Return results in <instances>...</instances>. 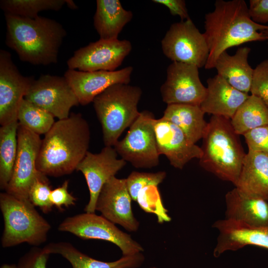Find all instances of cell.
<instances>
[{
    "label": "cell",
    "instance_id": "cell-15",
    "mask_svg": "<svg viewBox=\"0 0 268 268\" xmlns=\"http://www.w3.org/2000/svg\"><path fill=\"white\" fill-rule=\"evenodd\" d=\"M113 146H105L101 151L93 153L88 151L78 165L76 170L81 172L86 180L89 192V200L85 212L95 213L96 201L105 184L127 164Z\"/></svg>",
    "mask_w": 268,
    "mask_h": 268
},
{
    "label": "cell",
    "instance_id": "cell-9",
    "mask_svg": "<svg viewBox=\"0 0 268 268\" xmlns=\"http://www.w3.org/2000/svg\"><path fill=\"white\" fill-rule=\"evenodd\" d=\"M164 55L173 62L205 66L209 55L203 35L191 20L174 23L161 40Z\"/></svg>",
    "mask_w": 268,
    "mask_h": 268
},
{
    "label": "cell",
    "instance_id": "cell-3",
    "mask_svg": "<svg viewBox=\"0 0 268 268\" xmlns=\"http://www.w3.org/2000/svg\"><path fill=\"white\" fill-rule=\"evenodd\" d=\"M4 15L5 44L21 61L43 66L58 62L59 49L67 35L59 22L40 16L29 18Z\"/></svg>",
    "mask_w": 268,
    "mask_h": 268
},
{
    "label": "cell",
    "instance_id": "cell-34",
    "mask_svg": "<svg viewBox=\"0 0 268 268\" xmlns=\"http://www.w3.org/2000/svg\"><path fill=\"white\" fill-rule=\"evenodd\" d=\"M50 254L45 247H34L19 259L16 268H47Z\"/></svg>",
    "mask_w": 268,
    "mask_h": 268
},
{
    "label": "cell",
    "instance_id": "cell-11",
    "mask_svg": "<svg viewBox=\"0 0 268 268\" xmlns=\"http://www.w3.org/2000/svg\"><path fill=\"white\" fill-rule=\"evenodd\" d=\"M41 142L40 135L19 124L17 156L6 193L19 199L29 200V189L40 174L36 162Z\"/></svg>",
    "mask_w": 268,
    "mask_h": 268
},
{
    "label": "cell",
    "instance_id": "cell-42",
    "mask_svg": "<svg viewBox=\"0 0 268 268\" xmlns=\"http://www.w3.org/2000/svg\"><path fill=\"white\" fill-rule=\"evenodd\" d=\"M156 268V267H151V268Z\"/></svg>",
    "mask_w": 268,
    "mask_h": 268
},
{
    "label": "cell",
    "instance_id": "cell-8",
    "mask_svg": "<svg viewBox=\"0 0 268 268\" xmlns=\"http://www.w3.org/2000/svg\"><path fill=\"white\" fill-rule=\"evenodd\" d=\"M58 230L71 233L83 239H98L111 242L121 250L123 256L143 251L142 247L102 215L85 212L65 218Z\"/></svg>",
    "mask_w": 268,
    "mask_h": 268
},
{
    "label": "cell",
    "instance_id": "cell-17",
    "mask_svg": "<svg viewBox=\"0 0 268 268\" xmlns=\"http://www.w3.org/2000/svg\"><path fill=\"white\" fill-rule=\"evenodd\" d=\"M154 127L158 153L165 155L174 167L182 169L192 159L201 157V147L174 124L162 117L155 119Z\"/></svg>",
    "mask_w": 268,
    "mask_h": 268
},
{
    "label": "cell",
    "instance_id": "cell-22",
    "mask_svg": "<svg viewBox=\"0 0 268 268\" xmlns=\"http://www.w3.org/2000/svg\"><path fill=\"white\" fill-rule=\"evenodd\" d=\"M234 185L248 195L268 201V154L248 150Z\"/></svg>",
    "mask_w": 268,
    "mask_h": 268
},
{
    "label": "cell",
    "instance_id": "cell-29",
    "mask_svg": "<svg viewBox=\"0 0 268 268\" xmlns=\"http://www.w3.org/2000/svg\"><path fill=\"white\" fill-rule=\"evenodd\" d=\"M66 3V0H1L0 7L8 14L35 18L44 10L58 11Z\"/></svg>",
    "mask_w": 268,
    "mask_h": 268
},
{
    "label": "cell",
    "instance_id": "cell-35",
    "mask_svg": "<svg viewBox=\"0 0 268 268\" xmlns=\"http://www.w3.org/2000/svg\"><path fill=\"white\" fill-rule=\"evenodd\" d=\"M243 135L249 150L268 154V125L253 129Z\"/></svg>",
    "mask_w": 268,
    "mask_h": 268
},
{
    "label": "cell",
    "instance_id": "cell-12",
    "mask_svg": "<svg viewBox=\"0 0 268 268\" xmlns=\"http://www.w3.org/2000/svg\"><path fill=\"white\" fill-rule=\"evenodd\" d=\"M130 41L99 39L76 50L67 61L68 69L82 71H114L132 50Z\"/></svg>",
    "mask_w": 268,
    "mask_h": 268
},
{
    "label": "cell",
    "instance_id": "cell-36",
    "mask_svg": "<svg viewBox=\"0 0 268 268\" xmlns=\"http://www.w3.org/2000/svg\"><path fill=\"white\" fill-rule=\"evenodd\" d=\"M68 181L66 180L63 184L54 190L50 194V200L53 205L59 210H63V206L68 207L75 204L76 198L67 190Z\"/></svg>",
    "mask_w": 268,
    "mask_h": 268
},
{
    "label": "cell",
    "instance_id": "cell-5",
    "mask_svg": "<svg viewBox=\"0 0 268 268\" xmlns=\"http://www.w3.org/2000/svg\"><path fill=\"white\" fill-rule=\"evenodd\" d=\"M141 89L129 84L111 85L93 99L92 102L101 124L105 146H114L124 131L130 128L140 112L138 104Z\"/></svg>",
    "mask_w": 268,
    "mask_h": 268
},
{
    "label": "cell",
    "instance_id": "cell-13",
    "mask_svg": "<svg viewBox=\"0 0 268 268\" xmlns=\"http://www.w3.org/2000/svg\"><path fill=\"white\" fill-rule=\"evenodd\" d=\"M197 66L172 62L167 68L166 79L160 91L167 105L189 104L200 106L206 93Z\"/></svg>",
    "mask_w": 268,
    "mask_h": 268
},
{
    "label": "cell",
    "instance_id": "cell-10",
    "mask_svg": "<svg viewBox=\"0 0 268 268\" xmlns=\"http://www.w3.org/2000/svg\"><path fill=\"white\" fill-rule=\"evenodd\" d=\"M24 99L59 120L68 118L71 108L79 104L64 76L48 74L35 79Z\"/></svg>",
    "mask_w": 268,
    "mask_h": 268
},
{
    "label": "cell",
    "instance_id": "cell-39",
    "mask_svg": "<svg viewBox=\"0 0 268 268\" xmlns=\"http://www.w3.org/2000/svg\"><path fill=\"white\" fill-rule=\"evenodd\" d=\"M66 4L67 6L73 9H76L77 8V5L74 3V2L71 0H66Z\"/></svg>",
    "mask_w": 268,
    "mask_h": 268
},
{
    "label": "cell",
    "instance_id": "cell-38",
    "mask_svg": "<svg viewBox=\"0 0 268 268\" xmlns=\"http://www.w3.org/2000/svg\"><path fill=\"white\" fill-rule=\"evenodd\" d=\"M152 1L167 7L172 15L179 16L181 21L190 19L184 0H153Z\"/></svg>",
    "mask_w": 268,
    "mask_h": 268
},
{
    "label": "cell",
    "instance_id": "cell-21",
    "mask_svg": "<svg viewBox=\"0 0 268 268\" xmlns=\"http://www.w3.org/2000/svg\"><path fill=\"white\" fill-rule=\"evenodd\" d=\"M225 217L252 227H268V201L235 187L225 195Z\"/></svg>",
    "mask_w": 268,
    "mask_h": 268
},
{
    "label": "cell",
    "instance_id": "cell-18",
    "mask_svg": "<svg viewBox=\"0 0 268 268\" xmlns=\"http://www.w3.org/2000/svg\"><path fill=\"white\" fill-rule=\"evenodd\" d=\"M133 67L128 66L114 71H82L68 69L64 74L76 95L79 104L86 105L112 85L129 84Z\"/></svg>",
    "mask_w": 268,
    "mask_h": 268
},
{
    "label": "cell",
    "instance_id": "cell-19",
    "mask_svg": "<svg viewBox=\"0 0 268 268\" xmlns=\"http://www.w3.org/2000/svg\"><path fill=\"white\" fill-rule=\"evenodd\" d=\"M212 226L219 232L213 252L216 258L247 245L268 249V227H252L225 218L216 221Z\"/></svg>",
    "mask_w": 268,
    "mask_h": 268
},
{
    "label": "cell",
    "instance_id": "cell-6",
    "mask_svg": "<svg viewBox=\"0 0 268 268\" xmlns=\"http://www.w3.org/2000/svg\"><path fill=\"white\" fill-rule=\"evenodd\" d=\"M0 208L4 220L1 240L3 247L23 243L39 246L47 240L51 225L29 200L19 199L6 192L2 193Z\"/></svg>",
    "mask_w": 268,
    "mask_h": 268
},
{
    "label": "cell",
    "instance_id": "cell-32",
    "mask_svg": "<svg viewBox=\"0 0 268 268\" xmlns=\"http://www.w3.org/2000/svg\"><path fill=\"white\" fill-rule=\"evenodd\" d=\"M46 176L40 173L32 184L28 194L30 202L45 213L51 211L53 206L50 200L52 190Z\"/></svg>",
    "mask_w": 268,
    "mask_h": 268
},
{
    "label": "cell",
    "instance_id": "cell-4",
    "mask_svg": "<svg viewBox=\"0 0 268 268\" xmlns=\"http://www.w3.org/2000/svg\"><path fill=\"white\" fill-rule=\"evenodd\" d=\"M202 138L201 166L219 179L234 184L246 153L230 120L212 116Z\"/></svg>",
    "mask_w": 268,
    "mask_h": 268
},
{
    "label": "cell",
    "instance_id": "cell-40",
    "mask_svg": "<svg viewBox=\"0 0 268 268\" xmlns=\"http://www.w3.org/2000/svg\"><path fill=\"white\" fill-rule=\"evenodd\" d=\"M16 265L14 264H3L1 267L0 268H16Z\"/></svg>",
    "mask_w": 268,
    "mask_h": 268
},
{
    "label": "cell",
    "instance_id": "cell-23",
    "mask_svg": "<svg viewBox=\"0 0 268 268\" xmlns=\"http://www.w3.org/2000/svg\"><path fill=\"white\" fill-rule=\"evenodd\" d=\"M251 49L239 48L233 55L223 52L216 61L214 68L217 74L230 85L242 92H250L254 69L249 64L248 58Z\"/></svg>",
    "mask_w": 268,
    "mask_h": 268
},
{
    "label": "cell",
    "instance_id": "cell-31",
    "mask_svg": "<svg viewBox=\"0 0 268 268\" xmlns=\"http://www.w3.org/2000/svg\"><path fill=\"white\" fill-rule=\"evenodd\" d=\"M166 176L164 171L155 173L132 172L126 179L129 192L133 200L137 201L139 192L148 186L157 187Z\"/></svg>",
    "mask_w": 268,
    "mask_h": 268
},
{
    "label": "cell",
    "instance_id": "cell-41",
    "mask_svg": "<svg viewBox=\"0 0 268 268\" xmlns=\"http://www.w3.org/2000/svg\"><path fill=\"white\" fill-rule=\"evenodd\" d=\"M262 32L264 35L265 36L267 40H268V29L263 31Z\"/></svg>",
    "mask_w": 268,
    "mask_h": 268
},
{
    "label": "cell",
    "instance_id": "cell-28",
    "mask_svg": "<svg viewBox=\"0 0 268 268\" xmlns=\"http://www.w3.org/2000/svg\"><path fill=\"white\" fill-rule=\"evenodd\" d=\"M18 121L0 128V187L5 190L12 176L17 152Z\"/></svg>",
    "mask_w": 268,
    "mask_h": 268
},
{
    "label": "cell",
    "instance_id": "cell-14",
    "mask_svg": "<svg viewBox=\"0 0 268 268\" xmlns=\"http://www.w3.org/2000/svg\"><path fill=\"white\" fill-rule=\"evenodd\" d=\"M34 80L33 76H25L20 72L8 51L0 50L1 126L18 121L20 103Z\"/></svg>",
    "mask_w": 268,
    "mask_h": 268
},
{
    "label": "cell",
    "instance_id": "cell-30",
    "mask_svg": "<svg viewBox=\"0 0 268 268\" xmlns=\"http://www.w3.org/2000/svg\"><path fill=\"white\" fill-rule=\"evenodd\" d=\"M54 118L51 114L24 98L17 114L19 125L39 135L48 132L55 123Z\"/></svg>",
    "mask_w": 268,
    "mask_h": 268
},
{
    "label": "cell",
    "instance_id": "cell-1",
    "mask_svg": "<svg viewBox=\"0 0 268 268\" xmlns=\"http://www.w3.org/2000/svg\"><path fill=\"white\" fill-rule=\"evenodd\" d=\"M204 23L209 49L206 69L214 68L219 56L230 48L267 40L262 31L268 29V25L252 19L244 0H216L213 10L205 14Z\"/></svg>",
    "mask_w": 268,
    "mask_h": 268
},
{
    "label": "cell",
    "instance_id": "cell-20",
    "mask_svg": "<svg viewBox=\"0 0 268 268\" xmlns=\"http://www.w3.org/2000/svg\"><path fill=\"white\" fill-rule=\"evenodd\" d=\"M206 93L200 105L204 113L231 120L249 94L235 89L218 74L207 80Z\"/></svg>",
    "mask_w": 268,
    "mask_h": 268
},
{
    "label": "cell",
    "instance_id": "cell-33",
    "mask_svg": "<svg viewBox=\"0 0 268 268\" xmlns=\"http://www.w3.org/2000/svg\"><path fill=\"white\" fill-rule=\"evenodd\" d=\"M250 93L268 106V59L261 62L254 68Z\"/></svg>",
    "mask_w": 268,
    "mask_h": 268
},
{
    "label": "cell",
    "instance_id": "cell-7",
    "mask_svg": "<svg viewBox=\"0 0 268 268\" xmlns=\"http://www.w3.org/2000/svg\"><path fill=\"white\" fill-rule=\"evenodd\" d=\"M155 120L152 112L147 110L141 112L126 136L114 146L122 159L135 168H151L159 163Z\"/></svg>",
    "mask_w": 268,
    "mask_h": 268
},
{
    "label": "cell",
    "instance_id": "cell-37",
    "mask_svg": "<svg viewBox=\"0 0 268 268\" xmlns=\"http://www.w3.org/2000/svg\"><path fill=\"white\" fill-rule=\"evenodd\" d=\"M248 8L255 22L263 25L268 22V0H250Z\"/></svg>",
    "mask_w": 268,
    "mask_h": 268
},
{
    "label": "cell",
    "instance_id": "cell-25",
    "mask_svg": "<svg viewBox=\"0 0 268 268\" xmlns=\"http://www.w3.org/2000/svg\"><path fill=\"white\" fill-rule=\"evenodd\" d=\"M133 16L132 12L125 9L119 0H97L94 27L100 39L117 40Z\"/></svg>",
    "mask_w": 268,
    "mask_h": 268
},
{
    "label": "cell",
    "instance_id": "cell-26",
    "mask_svg": "<svg viewBox=\"0 0 268 268\" xmlns=\"http://www.w3.org/2000/svg\"><path fill=\"white\" fill-rule=\"evenodd\" d=\"M204 114L199 106L170 104L162 117L177 126L191 142L196 143L202 138L207 127Z\"/></svg>",
    "mask_w": 268,
    "mask_h": 268
},
{
    "label": "cell",
    "instance_id": "cell-2",
    "mask_svg": "<svg viewBox=\"0 0 268 268\" xmlns=\"http://www.w3.org/2000/svg\"><path fill=\"white\" fill-rule=\"evenodd\" d=\"M90 130L80 113H71L55 122L42 139L36 166L46 176L71 173L84 158L89 146Z\"/></svg>",
    "mask_w": 268,
    "mask_h": 268
},
{
    "label": "cell",
    "instance_id": "cell-24",
    "mask_svg": "<svg viewBox=\"0 0 268 268\" xmlns=\"http://www.w3.org/2000/svg\"><path fill=\"white\" fill-rule=\"evenodd\" d=\"M44 247L51 254L62 256L68 261L72 268H137L145 260L144 256L139 253L123 256L113 262L101 261L84 254L70 243L65 242L51 243Z\"/></svg>",
    "mask_w": 268,
    "mask_h": 268
},
{
    "label": "cell",
    "instance_id": "cell-16",
    "mask_svg": "<svg viewBox=\"0 0 268 268\" xmlns=\"http://www.w3.org/2000/svg\"><path fill=\"white\" fill-rule=\"evenodd\" d=\"M132 200L126 179L114 176L102 188L95 210L115 224H119L129 231H136L139 223L134 215Z\"/></svg>",
    "mask_w": 268,
    "mask_h": 268
},
{
    "label": "cell",
    "instance_id": "cell-27",
    "mask_svg": "<svg viewBox=\"0 0 268 268\" xmlns=\"http://www.w3.org/2000/svg\"><path fill=\"white\" fill-rule=\"evenodd\" d=\"M238 134L268 125V106L259 97L250 94L230 120Z\"/></svg>",
    "mask_w": 268,
    "mask_h": 268
}]
</instances>
